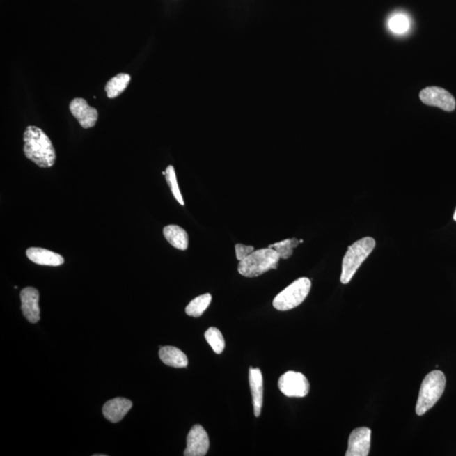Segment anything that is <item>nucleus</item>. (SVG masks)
I'll use <instances>...</instances> for the list:
<instances>
[{
	"instance_id": "obj_4",
	"label": "nucleus",
	"mask_w": 456,
	"mask_h": 456,
	"mask_svg": "<svg viewBox=\"0 0 456 456\" xmlns=\"http://www.w3.org/2000/svg\"><path fill=\"white\" fill-rule=\"evenodd\" d=\"M375 245L376 242L372 237H366L348 247L343 261L342 283H350L356 271L374 251Z\"/></svg>"
},
{
	"instance_id": "obj_23",
	"label": "nucleus",
	"mask_w": 456,
	"mask_h": 456,
	"mask_svg": "<svg viewBox=\"0 0 456 456\" xmlns=\"http://www.w3.org/2000/svg\"><path fill=\"white\" fill-rule=\"evenodd\" d=\"M255 251V248L253 246L244 245L237 244L235 246L236 257L237 260H243L246 257L251 255V253Z\"/></svg>"
},
{
	"instance_id": "obj_24",
	"label": "nucleus",
	"mask_w": 456,
	"mask_h": 456,
	"mask_svg": "<svg viewBox=\"0 0 456 456\" xmlns=\"http://www.w3.org/2000/svg\"><path fill=\"white\" fill-rule=\"evenodd\" d=\"M454 220L456 221V209H455V212L454 213Z\"/></svg>"
},
{
	"instance_id": "obj_9",
	"label": "nucleus",
	"mask_w": 456,
	"mask_h": 456,
	"mask_svg": "<svg viewBox=\"0 0 456 456\" xmlns=\"http://www.w3.org/2000/svg\"><path fill=\"white\" fill-rule=\"evenodd\" d=\"M372 432L368 427H358L348 440L346 456H367L370 454Z\"/></svg>"
},
{
	"instance_id": "obj_13",
	"label": "nucleus",
	"mask_w": 456,
	"mask_h": 456,
	"mask_svg": "<svg viewBox=\"0 0 456 456\" xmlns=\"http://www.w3.org/2000/svg\"><path fill=\"white\" fill-rule=\"evenodd\" d=\"M249 386L253 398V412L260 416L263 406V376L260 368H249Z\"/></svg>"
},
{
	"instance_id": "obj_2",
	"label": "nucleus",
	"mask_w": 456,
	"mask_h": 456,
	"mask_svg": "<svg viewBox=\"0 0 456 456\" xmlns=\"http://www.w3.org/2000/svg\"><path fill=\"white\" fill-rule=\"evenodd\" d=\"M280 259L281 257L275 249L269 247L261 249L239 261L237 271L241 276L253 278L263 275L271 269H276L278 267Z\"/></svg>"
},
{
	"instance_id": "obj_20",
	"label": "nucleus",
	"mask_w": 456,
	"mask_h": 456,
	"mask_svg": "<svg viewBox=\"0 0 456 456\" xmlns=\"http://www.w3.org/2000/svg\"><path fill=\"white\" fill-rule=\"evenodd\" d=\"M300 241L297 239H285L278 242L274 244L269 246V248L275 249L278 253L281 259L288 260L292 255L293 249H294L299 244Z\"/></svg>"
},
{
	"instance_id": "obj_18",
	"label": "nucleus",
	"mask_w": 456,
	"mask_h": 456,
	"mask_svg": "<svg viewBox=\"0 0 456 456\" xmlns=\"http://www.w3.org/2000/svg\"><path fill=\"white\" fill-rule=\"evenodd\" d=\"M212 299V297L210 293H205V294L196 297L186 307V314L194 317V318L201 317L211 304Z\"/></svg>"
},
{
	"instance_id": "obj_19",
	"label": "nucleus",
	"mask_w": 456,
	"mask_h": 456,
	"mask_svg": "<svg viewBox=\"0 0 456 456\" xmlns=\"http://www.w3.org/2000/svg\"><path fill=\"white\" fill-rule=\"evenodd\" d=\"M205 338L217 354H223L225 340L221 332L216 327H210L205 333Z\"/></svg>"
},
{
	"instance_id": "obj_8",
	"label": "nucleus",
	"mask_w": 456,
	"mask_h": 456,
	"mask_svg": "<svg viewBox=\"0 0 456 456\" xmlns=\"http://www.w3.org/2000/svg\"><path fill=\"white\" fill-rule=\"evenodd\" d=\"M210 440L207 432L197 424L190 430L187 437V447L184 452L185 456H204L207 454Z\"/></svg>"
},
{
	"instance_id": "obj_5",
	"label": "nucleus",
	"mask_w": 456,
	"mask_h": 456,
	"mask_svg": "<svg viewBox=\"0 0 456 456\" xmlns=\"http://www.w3.org/2000/svg\"><path fill=\"white\" fill-rule=\"evenodd\" d=\"M311 289V281L307 277L293 281L281 291L273 300V307L279 311H288L299 306L308 295Z\"/></svg>"
},
{
	"instance_id": "obj_22",
	"label": "nucleus",
	"mask_w": 456,
	"mask_h": 456,
	"mask_svg": "<svg viewBox=\"0 0 456 456\" xmlns=\"http://www.w3.org/2000/svg\"><path fill=\"white\" fill-rule=\"evenodd\" d=\"M165 173L166 182H168L173 196L175 197L178 203L184 205V199H182L180 187H178L176 173L173 166L171 165L168 166V168H166Z\"/></svg>"
},
{
	"instance_id": "obj_21",
	"label": "nucleus",
	"mask_w": 456,
	"mask_h": 456,
	"mask_svg": "<svg viewBox=\"0 0 456 456\" xmlns=\"http://www.w3.org/2000/svg\"><path fill=\"white\" fill-rule=\"evenodd\" d=\"M388 25L394 33L404 34L410 29V21L406 15L395 14L388 19Z\"/></svg>"
},
{
	"instance_id": "obj_6",
	"label": "nucleus",
	"mask_w": 456,
	"mask_h": 456,
	"mask_svg": "<svg viewBox=\"0 0 456 456\" xmlns=\"http://www.w3.org/2000/svg\"><path fill=\"white\" fill-rule=\"evenodd\" d=\"M278 387L281 393L288 398H305L310 388L306 377L294 371L285 372L281 375Z\"/></svg>"
},
{
	"instance_id": "obj_7",
	"label": "nucleus",
	"mask_w": 456,
	"mask_h": 456,
	"mask_svg": "<svg viewBox=\"0 0 456 456\" xmlns=\"http://www.w3.org/2000/svg\"><path fill=\"white\" fill-rule=\"evenodd\" d=\"M420 99L427 106L437 107V108L452 112L455 109V97L449 91L438 86H430L421 91Z\"/></svg>"
},
{
	"instance_id": "obj_14",
	"label": "nucleus",
	"mask_w": 456,
	"mask_h": 456,
	"mask_svg": "<svg viewBox=\"0 0 456 456\" xmlns=\"http://www.w3.org/2000/svg\"><path fill=\"white\" fill-rule=\"evenodd\" d=\"M26 256L31 262L40 265L59 267L65 263L61 255L42 248H29L26 251Z\"/></svg>"
},
{
	"instance_id": "obj_10",
	"label": "nucleus",
	"mask_w": 456,
	"mask_h": 456,
	"mask_svg": "<svg viewBox=\"0 0 456 456\" xmlns=\"http://www.w3.org/2000/svg\"><path fill=\"white\" fill-rule=\"evenodd\" d=\"M70 110L73 116L80 123L82 128H93L96 125L98 120L97 110L91 107L85 99L74 98L70 102Z\"/></svg>"
},
{
	"instance_id": "obj_15",
	"label": "nucleus",
	"mask_w": 456,
	"mask_h": 456,
	"mask_svg": "<svg viewBox=\"0 0 456 456\" xmlns=\"http://www.w3.org/2000/svg\"><path fill=\"white\" fill-rule=\"evenodd\" d=\"M159 356L162 362L169 367L180 368L188 366V358L180 349L175 347L160 348Z\"/></svg>"
},
{
	"instance_id": "obj_3",
	"label": "nucleus",
	"mask_w": 456,
	"mask_h": 456,
	"mask_svg": "<svg viewBox=\"0 0 456 456\" xmlns=\"http://www.w3.org/2000/svg\"><path fill=\"white\" fill-rule=\"evenodd\" d=\"M446 384V375L439 370L432 371L424 378L416 402V414H425L437 403L445 391Z\"/></svg>"
},
{
	"instance_id": "obj_17",
	"label": "nucleus",
	"mask_w": 456,
	"mask_h": 456,
	"mask_svg": "<svg viewBox=\"0 0 456 456\" xmlns=\"http://www.w3.org/2000/svg\"><path fill=\"white\" fill-rule=\"evenodd\" d=\"M130 75L128 74H118L116 77H113L107 83L105 91L109 98H115L118 96L127 87H128L130 82Z\"/></svg>"
},
{
	"instance_id": "obj_11",
	"label": "nucleus",
	"mask_w": 456,
	"mask_h": 456,
	"mask_svg": "<svg viewBox=\"0 0 456 456\" xmlns=\"http://www.w3.org/2000/svg\"><path fill=\"white\" fill-rule=\"evenodd\" d=\"M22 310L23 315L30 323L36 324L40 320L39 308V292L34 288H24L21 292Z\"/></svg>"
},
{
	"instance_id": "obj_16",
	"label": "nucleus",
	"mask_w": 456,
	"mask_h": 456,
	"mask_svg": "<svg viewBox=\"0 0 456 456\" xmlns=\"http://www.w3.org/2000/svg\"><path fill=\"white\" fill-rule=\"evenodd\" d=\"M165 239L173 247L180 251H186L189 247V236L184 229L180 226L169 225L164 229Z\"/></svg>"
},
{
	"instance_id": "obj_12",
	"label": "nucleus",
	"mask_w": 456,
	"mask_h": 456,
	"mask_svg": "<svg viewBox=\"0 0 456 456\" xmlns=\"http://www.w3.org/2000/svg\"><path fill=\"white\" fill-rule=\"evenodd\" d=\"M132 407V402L129 400L121 398H114L104 404L102 414L109 422L116 423L125 418Z\"/></svg>"
},
{
	"instance_id": "obj_1",
	"label": "nucleus",
	"mask_w": 456,
	"mask_h": 456,
	"mask_svg": "<svg viewBox=\"0 0 456 456\" xmlns=\"http://www.w3.org/2000/svg\"><path fill=\"white\" fill-rule=\"evenodd\" d=\"M24 153L40 168H50L56 160V154L50 139L36 126L27 127L24 133Z\"/></svg>"
}]
</instances>
